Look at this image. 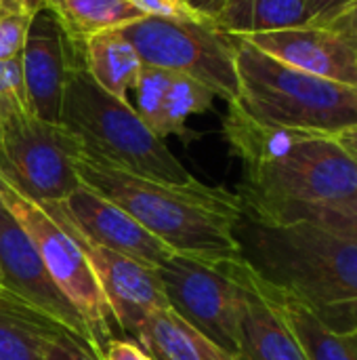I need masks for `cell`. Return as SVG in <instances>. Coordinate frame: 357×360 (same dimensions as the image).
Masks as SVG:
<instances>
[{
  "label": "cell",
  "instance_id": "3957f363",
  "mask_svg": "<svg viewBox=\"0 0 357 360\" xmlns=\"http://www.w3.org/2000/svg\"><path fill=\"white\" fill-rule=\"evenodd\" d=\"M236 236L255 272L305 304L324 325L351 329L345 308L357 300V240L309 221L261 224L246 215Z\"/></svg>",
  "mask_w": 357,
  "mask_h": 360
},
{
  "label": "cell",
  "instance_id": "4dcf8cb0",
  "mask_svg": "<svg viewBox=\"0 0 357 360\" xmlns=\"http://www.w3.org/2000/svg\"><path fill=\"white\" fill-rule=\"evenodd\" d=\"M0 310H19V312H25V310H34V308H29L23 300H19L17 295H13L4 287H0Z\"/></svg>",
  "mask_w": 357,
  "mask_h": 360
},
{
  "label": "cell",
  "instance_id": "d6a6232c",
  "mask_svg": "<svg viewBox=\"0 0 357 360\" xmlns=\"http://www.w3.org/2000/svg\"><path fill=\"white\" fill-rule=\"evenodd\" d=\"M185 2H187L189 6H194L196 11H200V13L213 17V19H215V15L219 13V8H221V4H223V0H185Z\"/></svg>",
  "mask_w": 357,
  "mask_h": 360
},
{
  "label": "cell",
  "instance_id": "f1b7e54d",
  "mask_svg": "<svg viewBox=\"0 0 357 360\" xmlns=\"http://www.w3.org/2000/svg\"><path fill=\"white\" fill-rule=\"evenodd\" d=\"M101 360H151V356L133 340H114L107 344Z\"/></svg>",
  "mask_w": 357,
  "mask_h": 360
},
{
  "label": "cell",
  "instance_id": "30bf717a",
  "mask_svg": "<svg viewBox=\"0 0 357 360\" xmlns=\"http://www.w3.org/2000/svg\"><path fill=\"white\" fill-rule=\"evenodd\" d=\"M0 276L6 291L97 354L82 316L55 285L38 249L6 209H0Z\"/></svg>",
  "mask_w": 357,
  "mask_h": 360
},
{
  "label": "cell",
  "instance_id": "6da1fadb",
  "mask_svg": "<svg viewBox=\"0 0 357 360\" xmlns=\"http://www.w3.org/2000/svg\"><path fill=\"white\" fill-rule=\"evenodd\" d=\"M223 135L242 162L238 194L250 219L357 192V158L337 135L263 124L234 103H227Z\"/></svg>",
  "mask_w": 357,
  "mask_h": 360
},
{
  "label": "cell",
  "instance_id": "836d02e7",
  "mask_svg": "<svg viewBox=\"0 0 357 360\" xmlns=\"http://www.w3.org/2000/svg\"><path fill=\"white\" fill-rule=\"evenodd\" d=\"M15 196H17V190L8 184V179L0 171V209H8V205Z\"/></svg>",
  "mask_w": 357,
  "mask_h": 360
},
{
  "label": "cell",
  "instance_id": "83f0119b",
  "mask_svg": "<svg viewBox=\"0 0 357 360\" xmlns=\"http://www.w3.org/2000/svg\"><path fill=\"white\" fill-rule=\"evenodd\" d=\"M44 360H99L95 356V352L76 342L74 338L69 335H61L57 338L55 342L48 344V350H46V356Z\"/></svg>",
  "mask_w": 357,
  "mask_h": 360
},
{
  "label": "cell",
  "instance_id": "52a82bcc",
  "mask_svg": "<svg viewBox=\"0 0 357 360\" xmlns=\"http://www.w3.org/2000/svg\"><path fill=\"white\" fill-rule=\"evenodd\" d=\"M2 173L27 200L59 202L82 188L76 158L82 141L61 122L19 114L0 122Z\"/></svg>",
  "mask_w": 357,
  "mask_h": 360
},
{
  "label": "cell",
  "instance_id": "ab89813d",
  "mask_svg": "<svg viewBox=\"0 0 357 360\" xmlns=\"http://www.w3.org/2000/svg\"><path fill=\"white\" fill-rule=\"evenodd\" d=\"M223 2H225V0H223Z\"/></svg>",
  "mask_w": 357,
  "mask_h": 360
},
{
  "label": "cell",
  "instance_id": "8992f818",
  "mask_svg": "<svg viewBox=\"0 0 357 360\" xmlns=\"http://www.w3.org/2000/svg\"><path fill=\"white\" fill-rule=\"evenodd\" d=\"M120 30L145 65L187 76L227 103L238 101L236 42L217 25L143 17Z\"/></svg>",
  "mask_w": 357,
  "mask_h": 360
},
{
  "label": "cell",
  "instance_id": "d590c367",
  "mask_svg": "<svg viewBox=\"0 0 357 360\" xmlns=\"http://www.w3.org/2000/svg\"><path fill=\"white\" fill-rule=\"evenodd\" d=\"M345 314H347V323H349V327H357V300H353L351 304H347Z\"/></svg>",
  "mask_w": 357,
  "mask_h": 360
},
{
  "label": "cell",
  "instance_id": "277c9868",
  "mask_svg": "<svg viewBox=\"0 0 357 360\" xmlns=\"http://www.w3.org/2000/svg\"><path fill=\"white\" fill-rule=\"evenodd\" d=\"M240 97L234 101L257 122L341 137L357 129V86L320 78L261 53L238 36Z\"/></svg>",
  "mask_w": 357,
  "mask_h": 360
},
{
  "label": "cell",
  "instance_id": "8fae6325",
  "mask_svg": "<svg viewBox=\"0 0 357 360\" xmlns=\"http://www.w3.org/2000/svg\"><path fill=\"white\" fill-rule=\"evenodd\" d=\"M42 207L55 221L74 234L149 268H160L175 255L173 249L149 234L124 209L86 186L76 190L65 200L46 202Z\"/></svg>",
  "mask_w": 357,
  "mask_h": 360
},
{
  "label": "cell",
  "instance_id": "5bb4252c",
  "mask_svg": "<svg viewBox=\"0 0 357 360\" xmlns=\"http://www.w3.org/2000/svg\"><path fill=\"white\" fill-rule=\"evenodd\" d=\"M69 44L65 30L48 8L32 17L21 53V68L29 112L46 122L61 120L65 78L74 61Z\"/></svg>",
  "mask_w": 357,
  "mask_h": 360
},
{
  "label": "cell",
  "instance_id": "f35d334b",
  "mask_svg": "<svg viewBox=\"0 0 357 360\" xmlns=\"http://www.w3.org/2000/svg\"><path fill=\"white\" fill-rule=\"evenodd\" d=\"M0 287H2V276H0Z\"/></svg>",
  "mask_w": 357,
  "mask_h": 360
},
{
  "label": "cell",
  "instance_id": "2e32d148",
  "mask_svg": "<svg viewBox=\"0 0 357 360\" xmlns=\"http://www.w3.org/2000/svg\"><path fill=\"white\" fill-rule=\"evenodd\" d=\"M229 272L244 291L240 316V350L238 360H307L292 331L286 327L278 310L261 293L252 266L244 259H227Z\"/></svg>",
  "mask_w": 357,
  "mask_h": 360
},
{
  "label": "cell",
  "instance_id": "f546056e",
  "mask_svg": "<svg viewBox=\"0 0 357 360\" xmlns=\"http://www.w3.org/2000/svg\"><path fill=\"white\" fill-rule=\"evenodd\" d=\"M48 8L46 0H0V15H29Z\"/></svg>",
  "mask_w": 357,
  "mask_h": 360
},
{
  "label": "cell",
  "instance_id": "7402d4cb",
  "mask_svg": "<svg viewBox=\"0 0 357 360\" xmlns=\"http://www.w3.org/2000/svg\"><path fill=\"white\" fill-rule=\"evenodd\" d=\"M61 335L69 333L34 310H0V360H44L48 344Z\"/></svg>",
  "mask_w": 357,
  "mask_h": 360
},
{
  "label": "cell",
  "instance_id": "74e56055",
  "mask_svg": "<svg viewBox=\"0 0 357 360\" xmlns=\"http://www.w3.org/2000/svg\"><path fill=\"white\" fill-rule=\"evenodd\" d=\"M349 133H353V135H357V129H353V131H349ZM345 135V133H343Z\"/></svg>",
  "mask_w": 357,
  "mask_h": 360
},
{
  "label": "cell",
  "instance_id": "9a60e30c",
  "mask_svg": "<svg viewBox=\"0 0 357 360\" xmlns=\"http://www.w3.org/2000/svg\"><path fill=\"white\" fill-rule=\"evenodd\" d=\"M133 95V108L151 133L160 139L179 137L183 143H191L200 137V133L187 127V118L208 112L217 99L215 93L200 82L151 65L143 68Z\"/></svg>",
  "mask_w": 357,
  "mask_h": 360
},
{
  "label": "cell",
  "instance_id": "1f68e13d",
  "mask_svg": "<svg viewBox=\"0 0 357 360\" xmlns=\"http://www.w3.org/2000/svg\"><path fill=\"white\" fill-rule=\"evenodd\" d=\"M332 25L339 27V30H343L345 34H349V36L357 42V4L353 8H349L341 19H337Z\"/></svg>",
  "mask_w": 357,
  "mask_h": 360
},
{
  "label": "cell",
  "instance_id": "44dd1931",
  "mask_svg": "<svg viewBox=\"0 0 357 360\" xmlns=\"http://www.w3.org/2000/svg\"><path fill=\"white\" fill-rule=\"evenodd\" d=\"M48 11L57 17L72 44H82L86 38L124 27L145 15L128 0H46Z\"/></svg>",
  "mask_w": 357,
  "mask_h": 360
},
{
  "label": "cell",
  "instance_id": "ba28073f",
  "mask_svg": "<svg viewBox=\"0 0 357 360\" xmlns=\"http://www.w3.org/2000/svg\"><path fill=\"white\" fill-rule=\"evenodd\" d=\"M6 211L17 219L38 249L50 278L82 316L95 350L99 359H103L107 344L118 340V325L80 243L61 224H57L42 205L23 198L19 192Z\"/></svg>",
  "mask_w": 357,
  "mask_h": 360
},
{
  "label": "cell",
  "instance_id": "7c38bea8",
  "mask_svg": "<svg viewBox=\"0 0 357 360\" xmlns=\"http://www.w3.org/2000/svg\"><path fill=\"white\" fill-rule=\"evenodd\" d=\"M67 232L80 243L88 264L93 266L105 300L112 308L114 321L120 329V335L135 342L149 314L170 308L158 268H149L120 253L93 245L72 230Z\"/></svg>",
  "mask_w": 357,
  "mask_h": 360
},
{
  "label": "cell",
  "instance_id": "4316f807",
  "mask_svg": "<svg viewBox=\"0 0 357 360\" xmlns=\"http://www.w3.org/2000/svg\"><path fill=\"white\" fill-rule=\"evenodd\" d=\"M303 4L311 25H332L356 6L357 0H303Z\"/></svg>",
  "mask_w": 357,
  "mask_h": 360
},
{
  "label": "cell",
  "instance_id": "e0dca14e",
  "mask_svg": "<svg viewBox=\"0 0 357 360\" xmlns=\"http://www.w3.org/2000/svg\"><path fill=\"white\" fill-rule=\"evenodd\" d=\"M255 270V268H252ZM261 293L278 310L286 327L292 331L307 360H357V327L330 329L305 304L276 289L255 272Z\"/></svg>",
  "mask_w": 357,
  "mask_h": 360
},
{
  "label": "cell",
  "instance_id": "4fadbf2b",
  "mask_svg": "<svg viewBox=\"0 0 357 360\" xmlns=\"http://www.w3.org/2000/svg\"><path fill=\"white\" fill-rule=\"evenodd\" d=\"M238 38L290 68L357 86V42L335 25L305 23Z\"/></svg>",
  "mask_w": 357,
  "mask_h": 360
},
{
  "label": "cell",
  "instance_id": "d6986e66",
  "mask_svg": "<svg viewBox=\"0 0 357 360\" xmlns=\"http://www.w3.org/2000/svg\"><path fill=\"white\" fill-rule=\"evenodd\" d=\"M82 65L88 76L109 95L128 101L145 63L122 30H107L86 38L82 44Z\"/></svg>",
  "mask_w": 357,
  "mask_h": 360
},
{
  "label": "cell",
  "instance_id": "484cf974",
  "mask_svg": "<svg viewBox=\"0 0 357 360\" xmlns=\"http://www.w3.org/2000/svg\"><path fill=\"white\" fill-rule=\"evenodd\" d=\"M29 23V15H0V61L21 57Z\"/></svg>",
  "mask_w": 357,
  "mask_h": 360
},
{
  "label": "cell",
  "instance_id": "e575fe53",
  "mask_svg": "<svg viewBox=\"0 0 357 360\" xmlns=\"http://www.w3.org/2000/svg\"><path fill=\"white\" fill-rule=\"evenodd\" d=\"M341 141L345 143V148L357 158V135H353V133H345V135H341Z\"/></svg>",
  "mask_w": 357,
  "mask_h": 360
},
{
  "label": "cell",
  "instance_id": "7a4b0ae2",
  "mask_svg": "<svg viewBox=\"0 0 357 360\" xmlns=\"http://www.w3.org/2000/svg\"><path fill=\"white\" fill-rule=\"evenodd\" d=\"M76 173L82 186L124 209L175 253L210 262L242 257L236 230L244 215V202L238 192L198 179L191 184L147 179L84 150L76 158Z\"/></svg>",
  "mask_w": 357,
  "mask_h": 360
},
{
  "label": "cell",
  "instance_id": "ac0fdd59",
  "mask_svg": "<svg viewBox=\"0 0 357 360\" xmlns=\"http://www.w3.org/2000/svg\"><path fill=\"white\" fill-rule=\"evenodd\" d=\"M135 342L151 360H238L173 308L149 314Z\"/></svg>",
  "mask_w": 357,
  "mask_h": 360
},
{
  "label": "cell",
  "instance_id": "603a6c76",
  "mask_svg": "<svg viewBox=\"0 0 357 360\" xmlns=\"http://www.w3.org/2000/svg\"><path fill=\"white\" fill-rule=\"evenodd\" d=\"M261 224H297V221H309L320 228H326L335 234L347 236L357 240V192L349 198L335 200V202H322V205H301V207H288L282 209L267 219H255Z\"/></svg>",
  "mask_w": 357,
  "mask_h": 360
},
{
  "label": "cell",
  "instance_id": "cb8c5ba5",
  "mask_svg": "<svg viewBox=\"0 0 357 360\" xmlns=\"http://www.w3.org/2000/svg\"><path fill=\"white\" fill-rule=\"evenodd\" d=\"M19 114H32L27 103L21 57L0 61V122Z\"/></svg>",
  "mask_w": 357,
  "mask_h": 360
},
{
  "label": "cell",
  "instance_id": "5b68a950",
  "mask_svg": "<svg viewBox=\"0 0 357 360\" xmlns=\"http://www.w3.org/2000/svg\"><path fill=\"white\" fill-rule=\"evenodd\" d=\"M59 122L82 141L86 154L107 165L166 184L196 181L133 103L103 91L76 59L65 78Z\"/></svg>",
  "mask_w": 357,
  "mask_h": 360
},
{
  "label": "cell",
  "instance_id": "ffe728a7",
  "mask_svg": "<svg viewBox=\"0 0 357 360\" xmlns=\"http://www.w3.org/2000/svg\"><path fill=\"white\" fill-rule=\"evenodd\" d=\"M215 23L229 36L276 32L309 23L303 0H225Z\"/></svg>",
  "mask_w": 357,
  "mask_h": 360
},
{
  "label": "cell",
  "instance_id": "8d00e7d4",
  "mask_svg": "<svg viewBox=\"0 0 357 360\" xmlns=\"http://www.w3.org/2000/svg\"><path fill=\"white\" fill-rule=\"evenodd\" d=\"M0 171H2V148H0Z\"/></svg>",
  "mask_w": 357,
  "mask_h": 360
},
{
  "label": "cell",
  "instance_id": "9c48e42d",
  "mask_svg": "<svg viewBox=\"0 0 357 360\" xmlns=\"http://www.w3.org/2000/svg\"><path fill=\"white\" fill-rule=\"evenodd\" d=\"M168 306L229 354L240 350L244 291L225 262L175 253L160 268Z\"/></svg>",
  "mask_w": 357,
  "mask_h": 360
},
{
  "label": "cell",
  "instance_id": "d4e9b609",
  "mask_svg": "<svg viewBox=\"0 0 357 360\" xmlns=\"http://www.w3.org/2000/svg\"><path fill=\"white\" fill-rule=\"evenodd\" d=\"M135 4L145 17H164L175 21H194V23H210L217 25L213 17L196 11L185 0H128Z\"/></svg>",
  "mask_w": 357,
  "mask_h": 360
}]
</instances>
